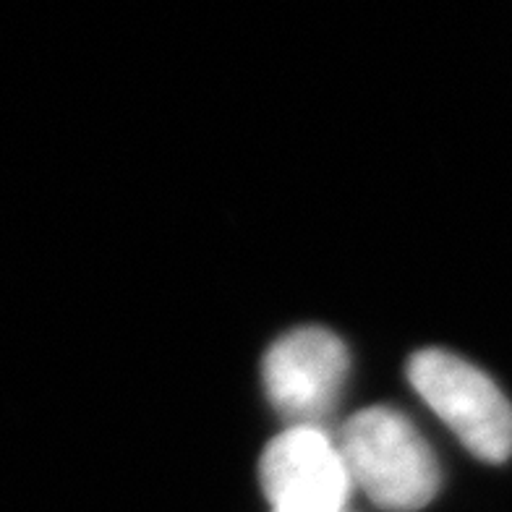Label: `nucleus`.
Returning <instances> with one entry per match:
<instances>
[{
    "instance_id": "obj_1",
    "label": "nucleus",
    "mask_w": 512,
    "mask_h": 512,
    "mask_svg": "<svg viewBox=\"0 0 512 512\" xmlns=\"http://www.w3.org/2000/svg\"><path fill=\"white\" fill-rule=\"evenodd\" d=\"M337 442L353 486L382 510H421L437 494V458L403 413L387 405L353 413Z\"/></svg>"
},
{
    "instance_id": "obj_2",
    "label": "nucleus",
    "mask_w": 512,
    "mask_h": 512,
    "mask_svg": "<svg viewBox=\"0 0 512 512\" xmlns=\"http://www.w3.org/2000/svg\"><path fill=\"white\" fill-rule=\"evenodd\" d=\"M408 382L476 458H510L512 405L484 371L455 353L426 348L408 361Z\"/></svg>"
},
{
    "instance_id": "obj_3",
    "label": "nucleus",
    "mask_w": 512,
    "mask_h": 512,
    "mask_svg": "<svg viewBox=\"0 0 512 512\" xmlns=\"http://www.w3.org/2000/svg\"><path fill=\"white\" fill-rule=\"evenodd\" d=\"M262 377L272 408L288 426H322L343 392L348 351L335 332L301 327L272 343Z\"/></svg>"
},
{
    "instance_id": "obj_4",
    "label": "nucleus",
    "mask_w": 512,
    "mask_h": 512,
    "mask_svg": "<svg viewBox=\"0 0 512 512\" xmlns=\"http://www.w3.org/2000/svg\"><path fill=\"white\" fill-rule=\"evenodd\" d=\"M272 512H345L353 479L340 442L322 426H288L259 463Z\"/></svg>"
}]
</instances>
